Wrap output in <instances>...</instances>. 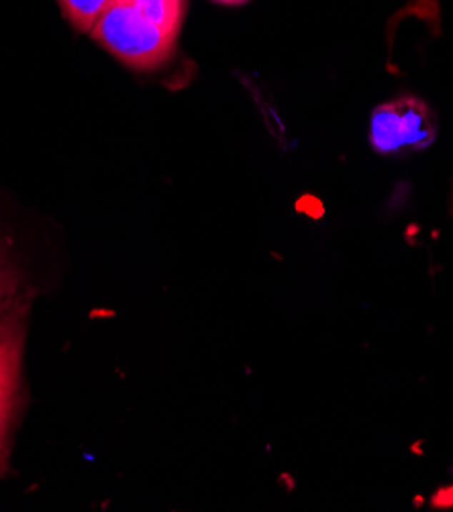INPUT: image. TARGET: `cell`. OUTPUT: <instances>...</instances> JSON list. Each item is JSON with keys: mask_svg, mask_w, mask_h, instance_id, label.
Instances as JSON below:
<instances>
[{"mask_svg": "<svg viewBox=\"0 0 453 512\" xmlns=\"http://www.w3.org/2000/svg\"><path fill=\"white\" fill-rule=\"evenodd\" d=\"M88 35L133 70L159 68L174 56L178 43V35L157 27L123 0H114Z\"/></svg>", "mask_w": 453, "mask_h": 512, "instance_id": "6da1fadb", "label": "cell"}, {"mask_svg": "<svg viewBox=\"0 0 453 512\" xmlns=\"http://www.w3.org/2000/svg\"><path fill=\"white\" fill-rule=\"evenodd\" d=\"M437 137L435 113L421 99L384 102L369 116V143L384 156L423 151Z\"/></svg>", "mask_w": 453, "mask_h": 512, "instance_id": "7a4b0ae2", "label": "cell"}, {"mask_svg": "<svg viewBox=\"0 0 453 512\" xmlns=\"http://www.w3.org/2000/svg\"><path fill=\"white\" fill-rule=\"evenodd\" d=\"M25 311V304H16L0 321V476L9 466L11 435L21 398Z\"/></svg>", "mask_w": 453, "mask_h": 512, "instance_id": "3957f363", "label": "cell"}, {"mask_svg": "<svg viewBox=\"0 0 453 512\" xmlns=\"http://www.w3.org/2000/svg\"><path fill=\"white\" fill-rule=\"evenodd\" d=\"M133 6L145 19L156 23L157 27L180 37V29L184 21L186 0H123Z\"/></svg>", "mask_w": 453, "mask_h": 512, "instance_id": "277c9868", "label": "cell"}, {"mask_svg": "<svg viewBox=\"0 0 453 512\" xmlns=\"http://www.w3.org/2000/svg\"><path fill=\"white\" fill-rule=\"evenodd\" d=\"M57 2L71 27L82 33H90L100 14L104 13L114 0H57Z\"/></svg>", "mask_w": 453, "mask_h": 512, "instance_id": "5b68a950", "label": "cell"}, {"mask_svg": "<svg viewBox=\"0 0 453 512\" xmlns=\"http://www.w3.org/2000/svg\"><path fill=\"white\" fill-rule=\"evenodd\" d=\"M16 296H19V278L13 263L6 259L0 247V313H6L14 304H19Z\"/></svg>", "mask_w": 453, "mask_h": 512, "instance_id": "8992f818", "label": "cell"}, {"mask_svg": "<svg viewBox=\"0 0 453 512\" xmlns=\"http://www.w3.org/2000/svg\"><path fill=\"white\" fill-rule=\"evenodd\" d=\"M431 506L435 511H449V508H453V484L441 486L439 490L433 494V498H431Z\"/></svg>", "mask_w": 453, "mask_h": 512, "instance_id": "52a82bcc", "label": "cell"}, {"mask_svg": "<svg viewBox=\"0 0 453 512\" xmlns=\"http://www.w3.org/2000/svg\"><path fill=\"white\" fill-rule=\"evenodd\" d=\"M216 4H226V6H237V4H245L247 0H213Z\"/></svg>", "mask_w": 453, "mask_h": 512, "instance_id": "ba28073f", "label": "cell"}, {"mask_svg": "<svg viewBox=\"0 0 453 512\" xmlns=\"http://www.w3.org/2000/svg\"><path fill=\"white\" fill-rule=\"evenodd\" d=\"M14 306H16V304H14ZM6 313H9V311H6ZM6 313H0V321H2V316H4Z\"/></svg>", "mask_w": 453, "mask_h": 512, "instance_id": "9c48e42d", "label": "cell"}]
</instances>
